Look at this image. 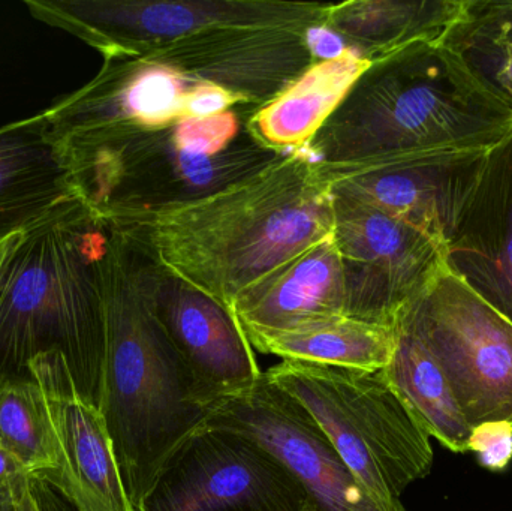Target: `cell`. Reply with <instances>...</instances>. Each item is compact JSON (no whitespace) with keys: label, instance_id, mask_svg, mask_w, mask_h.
Returning <instances> with one entry per match:
<instances>
[{"label":"cell","instance_id":"obj_8","mask_svg":"<svg viewBox=\"0 0 512 511\" xmlns=\"http://www.w3.org/2000/svg\"><path fill=\"white\" fill-rule=\"evenodd\" d=\"M30 15L107 59H123L213 27L324 29L330 3L285 0H27Z\"/></svg>","mask_w":512,"mask_h":511},{"label":"cell","instance_id":"obj_20","mask_svg":"<svg viewBox=\"0 0 512 511\" xmlns=\"http://www.w3.org/2000/svg\"><path fill=\"white\" fill-rule=\"evenodd\" d=\"M466 0H348L330 3L324 29L369 62L415 42H441Z\"/></svg>","mask_w":512,"mask_h":511},{"label":"cell","instance_id":"obj_6","mask_svg":"<svg viewBox=\"0 0 512 511\" xmlns=\"http://www.w3.org/2000/svg\"><path fill=\"white\" fill-rule=\"evenodd\" d=\"M255 110L183 120L165 128L105 126L56 135L75 195L110 227L194 203L248 179L282 153L248 131Z\"/></svg>","mask_w":512,"mask_h":511},{"label":"cell","instance_id":"obj_7","mask_svg":"<svg viewBox=\"0 0 512 511\" xmlns=\"http://www.w3.org/2000/svg\"><path fill=\"white\" fill-rule=\"evenodd\" d=\"M319 423L355 479L385 506L429 476L430 435L382 371L282 360L265 371Z\"/></svg>","mask_w":512,"mask_h":511},{"label":"cell","instance_id":"obj_29","mask_svg":"<svg viewBox=\"0 0 512 511\" xmlns=\"http://www.w3.org/2000/svg\"><path fill=\"white\" fill-rule=\"evenodd\" d=\"M20 236L21 234H17V236L11 237V239L5 240V242L0 243V267H2L6 255H8L9 251H11L12 246H14V243L17 242L18 237Z\"/></svg>","mask_w":512,"mask_h":511},{"label":"cell","instance_id":"obj_5","mask_svg":"<svg viewBox=\"0 0 512 511\" xmlns=\"http://www.w3.org/2000/svg\"><path fill=\"white\" fill-rule=\"evenodd\" d=\"M512 132V110L441 42L373 60L304 155L318 164L490 150Z\"/></svg>","mask_w":512,"mask_h":511},{"label":"cell","instance_id":"obj_10","mask_svg":"<svg viewBox=\"0 0 512 511\" xmlns=\"http://www.w3.org/2000/svg\"><path fill=\"white\" fill-rule=\"evenodd\" d=\"M298 477L249 435L204 425L177 447L140 511H313Z\"/></svg>","mask_w":512,"mask_h":511},{"label":"cell","instance_id":"obj_12","mask_svg":"<svg viewBox=\"0 0 512 511\" xmlns=\"http://www.w3.org/2000/svg\"><path fill=\"white\" fill-rule=\"evenodd\" d=\"M489 150L318 164L331 192L375 207L444 243L456 234Z\"/></svg>","mask_w":512,"mask_h":511},{"label":"cell","instance_id":"obj_3","mask_svg":"<svg viewBox=\"0 0 512 511\" xmlns=\"http://www.w3.org/2000/svg\"><path fill=\"white\" fill-rule=\"evenodd\" d=\"M147 267L144 246L128 231L110 227L107 350L98 410L135 511L168 458L212 413L156 318Z\"/></svg>","mask_w":512,"mask_h":511},{"label":"cell","instance_id":"obj_30","mask_svg":"<svg viewBox=\"0 0 512 511\" xmlns=\"http://www.w3.org/2000/svg\"><path fill=\"white\" fill-rule=\"evenodd\" d=\"M0 511H15L14 500H2L0 498Z\"/></svg>","mask_w":512,"mask_h":511},{"label":"cell","instance_id":"obj_28","mask_svg":"<svg viewBox=\"0 0 512 511\" xmlns=\"http://www.w3.org/2000/svg\"><path fill=\"white\" fill-rule=\"evenodd\" d=\"M12 500H14L15 511H41L35 494H33L32 482H30L29 477L18 483L14 495H12Z\"/></svg>","mask_w":512,"mask_h":511},{"label":"cell","instance_id":"obj_18","mask_svg":"<svg viewBox=\"0 0 512 511\" xmlns=\"http://www.w3.org/2000/svg\"><path fill=\"white\" fill-rule=\"evenodd\" d=\"M231 311L248 339L345 315L342 260L333 234L240 294Z\"/></svg>","mask_w":512,"mask_h":511},{"label":"cell","instance_id":"obj_14","mask_svg":"<svg viewBox=\"0 0 512 511\" xmlns=\"http://www.w3.org/2000/svg\"><path fill=\"white\" fill-rule=\"evenodd\" d=\"M27 371L41 387L56 441V470L36 479L53 486L75 511H135L104 419L78 392L62 354H39Z\"/></svg>","mask_w":512,"mask_h":511},{"label":"cell","instance_id":"obj_19","mask_svg":"<svg viewBox=\"0 0 512 511\" xmlns=\"http://www.w3.org/2000/svg\"><path fill=\"white\" fill-rule=\"evenodd\" d=\"M372 62L352 48L316 60L279 95L261 105L248 131L273 152H304Z\"/></svg>","mask_w":512,"mask_h":511},{"label":"cell","instance_id":"obj_21","mask_svg":"<svg viewBox=\"0 0 512 511\" xmlns=\"http://www.w3.org/2000/svg\"><path fill=\"white\" fill-rule=\"evenodd\" d=\"M394 329L396 348L382 371L388 383L430 437L451 452H468L472 428L444 369L414 332L399 323Z\"/></svg>","mask_w":512,"mask_h":511},{"label":"cell","instance_id":"obj_15","mask_svg":"<svg viewBox=\"0 0 512 511\" xmlns=\"http://www.w3.org/2000/svg\"><path fill=\"white\" fill-rule=\"evenodd\" d=\"M147 276L156 318L212 410L221 399L254 386L262 371L231 308L150 254Z\"/></svg>","mask_w":512,"mask_h":511},{"label":"cell","instance_id":"obj_9","mask_svg":"<svg viewBox=\"0 0 512 511\" xmlns=\"http://www.w3.org/2000/svg\"><path fill=\"white\" fill-rule=\"evenodd\" d=\"M396 323L432 351L472 429L493 422L512 425V324L447 263Z\"/></svg>","mask_w":512,"mask_h":511},{"label":"cell","instance_id":"obj_24","mask_svg":"<svg viewBox=\"0 0 512 511\" xmlns=\"http://www.w3.org/2000/svg\"><path fill=\"white\" fill-rule=\"evenodd\" d=\"M0 449L29 479L56 470V441L47 404L32 377L0 381Z\"/></svg>","mask_w":512,"mask_h":511},{"label":"cell","instance_id":"obj_11","mask_svg":"<svg viewBox=\"0 0 512 511\" xmlns=\"http://www.w3.org/2000/svg\"><path fill=\"white\" fill-rule=\"evenodd\" d=\"M333 198L345 317L394 327L400 312L444 269L447 248L375 207Z\"/></svg>","mask_w":512,"mask_h":511},{"label":"cell","instance_id":"obj_2","mask_svg":"<svg viewBox=\"0 0 512 511\" xmlns=\"http://www.w3.org/2000/svg\"><path fill=\"white\" fill-rule=\"evenodd\" d=\"M333 192L303 152L194 203L123 225L162 266L231 308L333 234Z\"/></svg>","mask_w":512,"mask_h":511},{"label":"cell","instance_id":"obj_23","mask_svg":"<svg viewBox=\"0 0 512 511\" xmlns=\"http://www.w3.org/2000/svg\"><path fill=\"white\" fill-rule=\"evenodd\" d=\"M442 44L512 110V0H466Z\"/></svg>","mask_w":512,"mask_h":511},{"label":"cell","instance_id":"obj_22","mask_svg":"<svg viewBox=\"0 0 512 511\" xmlns=\"http://www.w3.org/2000/svg\"><path fill=\"white\" fill-rule=\"evenodd\" d=\"M249 342L259 353L282 360L375 372L384 371L393 357L396 329L340 315Z\"/></svg>","mask_w":512,"mask_h":511},{"label":"cell","instance_id":"obj_1","mask_svg":"<svg viewBox=\"0 0 512 511\" xmlns=\"http://www.w3.org/2000/svg\"><path fill=\"white\" fill-rule=\"evenodd\" d=\"M313 63L306 33L289 27H213L123 59L45 110L54 134L105 126L165 128L255 110Z\"/></svg>","mask_w":512,"mask_h":511},{"label":"cell","instance_id":"obj_26","mask_svg":"<svg viewBox=\"0 0 512 511\" xmlns=\"http://www.w3.org/2000/svg\"><path fill=\"white\" fill-rule=\"evenodd\" d=\"M24 479H27L26 474L15 464L11 456L6 455L0 449V498L2 500H12L15 488Z\"/></svg>","mask_w":512,"mask_h":511},{"label":"cell","instance_id":"obj_4","mask_svg":"<svg viewBox=\"0 0 512 511\" xmlns=\"http://www.w3.org/2000/svg\"><path fill=\"white\" fill-rule=\"evenodd\" d=\"M110 225L75 195L21 234L0 267V381L30 378L39 354L59 353L75 387L99 407Z\"/></svg>","mask_w":512,"mask_h":511},{"label":"cell","instance_id":"obj_17","mask_svg":"<svg viewBox=\"0 0 512 511\" xmlns=\"http://www.w3.org/2000/svg\"><path fill=\"white\" fill-rule=\"evenodd\" d=\"M75 197L65 149L45 111L0 128V243Z\"/></svg>","mask_w":512,"mask_h":511},{"label":"cell","instance_id":"obj_25","mask_svg":"<svg viewBox=\"0 0 512 511\" xmlns=\"http://www.w3.org/2000/svg\"><path fill=\"white\" fill-rule=\"evenodd\" d=\"M468 452H474L483 467L504 470L512 459V425L493 422L472 429Z\"/></svg>","mask_w":512,"mask_h":511},{"label":"cell","instance_id":"obj_27","mask_svg":"<svg viewBox=\"0 0 512 511\" xmlns=\"http://www.w3.org/2000/svg\"><path fill=\"white\" fill-rule=\"evenodd\" d=\"M30 482L41 511H75L53 486L39 479H30Z\"/></svg>","mask_w":512,"mask_h":511},{"label":"cell","instance_id":"obj_16","mask_svg":"<svg viewBox=\"0 0 512 511\" xmlns=\"http://www.w3.org/2000/svg\"><path fill=\"white\" fill-rule=\"evenodd\" d=\"M445 263L512 324V132L487 153Z\"/></svg>","mask_w":512,"mask_h":511},{"label":"cell","instance_id":"obj_31","mask_svg":"<svg viewBox=\"0 0 512 511\" xmlns=\"http://www.w3.org/2000/svg\"><path fill=\"white\" fill-rule=\"evenodd\" d=\"M313 511H322V510L318 509V507H316V504H315V509H313Z\"/></svg>","mask_w":512,"mask_h":511},{"label":"cell","instance_id":"obj_13","mask_svg":"<svg viewBox=\"0 0 512 511\" xmlns=\"http://www.w3.org/2000/svg\"><path fill=\"white\" fill-rule=\"evenodd\" d=\"M206 425L254 438L298 477L322 511H406L373 498L312 414L265 372L248 390L216 402Z\"/></svg>","mask_w":512,"mask_h":511}]
</instances>
